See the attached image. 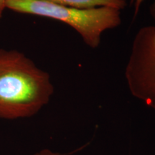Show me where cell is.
<instances>
[{
  "instance_id": "6da1fadb",
  "label": "cell",
  "mask_w": 155,
  "mask_h": 155,
  "mask_svg": "<svg viewBox=\"0 0 155 155\" xmlns=\"http://www.w3.org/2000/svg\"><path fill=\"white\" fill-rule=\"evenodd\" d=\"M54 93L50 75L25 54L0 49V119L36 115Z\"/></svg>"
},
{
  "instance_id": "7a4b0ae2",
  "label": "cell",
  "mask_w": 155,
  "mask_h": 155,
  "mask_svg": "<svg viewBox=\"0 0 155 155\" xmlns=\"http://www.w3.org/2000/svg\"><path fill=\"white\" fill-rule=\"evenodd\" d=\"M7 9L66 24L74 29L85 43L93 49L100 45L104 31L118 28L121 23L120 11L111 7L79 9L42 0H7Z\"/></svg>"
},
{
  "instance_id": "3957f363",
  "label": "cell",
  "mask_w": 155,
  "mask_h": 155,
  "mask_svg": "<svg viewBox=\"0 0 155 155\" xmlns=\"http://www.w3.org/2000/svg\"><path fill=\"white\" fill-rule=\"evenodd\" d=\"M129 91L155 111V26L140 28L125 69Z\"/></svg>"
},
{
  "instance_id": "277c9868",
  "label": "cell",
  "mask_w": 155,
  "mask_h": 155,
  "mask_svg": "<svg viewBox=\"0 0 155 155\" xmlns=\"http://www.w3.org/2000/svg\"><path fill=\"white\" fill-rule=\"evenodd\" d=\"M42 1L79 9L106 7H111L121 11L127 5L126 0H42Z\"/></svg>"
},
{
  "instance_id": "5b68a950",
  "label": "cell",
  "mask_w": 155,
  "mask_h": 155,
  "mask_svg": "<svg viewBox=\"0 0 155 155\" xmlns=\"http://www.w3.org/2000/svg\"><path fill=\"white\" fill-rule=\"evenodd\" d=\"M144 0H130V5H132L134 9V17H136L138 15L139 10H140V7L142 3L144 2ZM150 12L151 15L155 19V0H154L152 5L150 7Z\"/></svg>"
},
{
  "instance_id": "8992f818",
  "label": "cell",
  "mask_w": 155,
  "mask_h": 155,
  "mask_svg": "<svg viewBox=\"0 0 155 155\" xmlns=\"http://www.w3.org/2000/svg\"><path fill=\"white\" fill-rule=\"evenodd\" d=\"M34 155H61L60 153L54 152L50 149H42L39 152H36Z\"/></svg>"
},
{
  "instance_id": "52a82bcc",
  "label": "cell",
  "mask_w": 155,
  "mask_h": 155,
  "mask_svg": "<svg viewBox=\"0 0 155 155\" xmlns=\"http://www.w3.org/2000/svg\"><path fill=\"white\" fill-rule=\"evenodd\" d=\"M7 8V0H0V19L2 16L3 12Z\"/></svg>"
}]
</instances>
